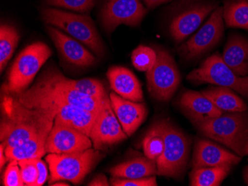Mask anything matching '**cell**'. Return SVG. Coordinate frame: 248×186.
Instances as JSON below:
<instances>
[{"mask_svg":"<svg viewBox=\"0 0 248 186\" xmlns=\"http://www.w3.org/2000/svg\"><path fill=\"white\" fill-rule=\"evenodd\" d=\"M65 77L57 68L50 66L31 87L13 96L28 108L40 109L51 104H66L98 113L108 97L100 100L82 94L67 84Z\"/></svg>","mask_w":248,"mask_h":186,"instance_id":"1","label":"cell"},{"mask_svg":"<svg viewBox=\"0 0 248 186\" xmlns=\"http://www.w3.org/2000/svg\"><path fill=\"white\" fill-rule=\"evenodd\" d=\"M1 144L13 148L39 133L50 131L56 114L52 111L28 108L15 96L4 94L2 100Z\"/></svg>","mask_w":248,"mask_h":186,"instance_id":"2","label":"cell"},{"mask_svg":"<svg viewBox=\"0 0 248 186\" xmlns=\"http://www.w3.org/2000/svg\"><path fill=\"white\" fill-rule=\"evenodd\" d=\"M194 126L205 137L221 143L239 156L248 155V113L223 114Z\"/></svg>","mask_w":248,"mask_h":186,"instance_id":"3","label":"cell"},{"mask_svg":"<svg viewBox=\"0 0 248 186\" xmlns=\"http://www.w3.org/2000/svg\"><path fill=\"white\" fill-rule=\"evenodd\" d=\"M154 126L164 141V151L156 160L157 174L178 178L186 169L190 142L182 130L165 119L157 121Z\"/></svg>","mask_w":248,"mask_h":186,"instance_id":"4","label":"cell"},{"mask_svg":"<svg viewBox=\"0 0 248 186\" xmlns=\"http://www.w3.org/2000/svg\"><path fill=\"white\" fill-rule=\"evenodd\" d=\"M51 54L49 47L42 42L26 47L18 55L10 69L8 80L2 86V92L14 95L27 89Z\"/></svg>","mask_w":248,"mask_h":186,"instance_id":"5","label":"cell"},{"mask_svg":"<svg viewBox=\"0 0 248 186\" xmlns=\"http://www.w3.org/2000/svg\"><path fill=\"white\" fill-rule=\"evenodd\" d=\"M103 157L99 150L92 148L71 154H48L46 159L51 173L49 186L61 180L79 184Z\"/></svg>","mask_w":248,"mask_h":186,"instance_id":"6","label":"cell"},{"mask_svg":"<svg viewBox=\"0 0 248 186\" xmlns=\"http://www.w3.org/2000/svg\"><path fill=\"white\" fill-rule=\"evenodd\" d=\"M42 17L45 23L70 34L93 50L97 56L104 55V43L90 16L48 8L43 10Z\"/></svg>","mask_w":248,"mask_h":186,"instance_id":"7","label":"cell"},{"mask_svg":"<svg viewBox=\"0 0 248 186\" xmlns=\"http://www.w3.org/2000/svg\"><path fill=\"white\" fill-rule=\"evenodd\" d=\"M186 78L196 84L210 83L228 87L248 99V76H237L218 54L207 58L199 69L191 72Z\"/></svg>","mask_w":248,"mask_h":186,"instance_id":"8","label":"cell"},{"mask_svg":"<svg viewBox=\"0 0 248 186\" xmlns=\"http://www.w3.org/2000/svg\"><path fill=\"white\" fill-rule=\"evenodd\" d=\"M153 67L146 72L149 92L159 101L170 100L176 91L181 76L173 58L167 51L157 49Z\"/></svg>","mask_w":248,"mask_h":186,"instance_id":"9","label":"cell"},{"mask_svg":"<svg viewBox=\"0 0 248 186\" xmlns=\"http://www.w3.org/2000/svg\"><path fill=\"white\" fill-rule=\"evenodd\" d=\"M223 33V8L219 7L202 29L180 47L178 51L186 59H194L215 46L222 37Z\"/></svg>","mask_w":248,"mask_h":186,"instance_id":"10","label":"cell"},{"mask_svg":"<svg viewBox=\"0 0 248 186\" xmlns=\"http://www.w3.org/2000/svg\"><path fill=\"white\" fill-rule=\"evenodd\" d=\"M127 137L112 109L108 97L97 114L92 129L89 137L93 146L99 151L104 150L119 143Z\"/></svg>","mask_w":248,"mask_h":186,"instance_id":"11","label":"cell"},{"mask_svg":"<svg viewBox=\"0 0 248 186\" xmlns=\"http://www.w3.org/2000/svg\"><path fill=\"white\" fill-rule=\"evenodd\" d=\"M146 12L140 0H108L101 11V21L105 30L112 32L121 24L139 26Z\"/></svg>","mask_w":248,"mask_h":186,"instance_id":"12","label":"cell"},{"mask_svg":"<svg viewBox=\"0 0 248 186\" xmlns=\"http://www.w3.org/2000/svg\"><path fill=\"white\" fill-rule=\"evenodd\" d=\"M90 137L77 129L54 119V126L46 144L47 154H71L91 148Z\"/></svg>","mask_w":248,"mask_h":186,"instance_id":"13","label":"cell"},{"mask_svg":"<svg viewBox=\"0 0 248 186\" xmlns=\"http://www.w3.org/2000/svg\"><path fill=\"white\" fill-rule=\"evenodd\" d=\"M242 157L224 149L218 144L206 140L196 142L193 153V169L216 166H233L239 163Z\"/></svg>","mask_w":248,"mask_h":186,"instance_id":"14","label":"cell"},{"mask_svg":"<svg viewBox=\"0 0 248 186\" xmlns=\"http://www.w3.org/2000/svg\"><path fill=\"white\" fill-rule=\"evenodd\" d=\"M47 31L56 48L66 62L78 67H90L96 63V59L78 40L65 35L58 29L48 26Z\"/></svg>","mask_w":248,"mask_h":186,"instance_id":"15","label":"cell"},{"mask_svg":"<svg viewBox=\"0 0 248 186\" xmlns=\"http://www.w3.org/2000/svg\"><path fill=\"white\" fill-rule=\"evenodd\" d=\"M111 107L118 117L124 132L132 136L147 116V109L143 102H136L124 99L115 92L109 94Z\"/></svg>","mask_w":248,"mask_h":186,"instance_id":"16","label":"cell"},{"mask_svg":"<svg viewBox=\"0 0 248 186\" xmlns=\"http://www.w3.org/2000/svg\"><path fill=\"white\" fill-rule=\"evenodd\" d=\"M179 105L193 125L218 117L224 114L208 98L197 91L184 93L180 99Z\"/></svg>","mask_w":248,"mask_h":186,"instance_id":"17","label":"cell"},{"mask_svg":"<svg viewBox=\"0 0 248 186\" xmlns=\"http://www.w3.org/2000/svg\"><path fill=\"white\" fill-rule=\"evenodd\" d=\"M40 109L52 111L55 119L90 137L97 114L66 104H51Z\"/></svg>","mask_w":248,"mask_h":186,"instance_id":"18","label":"cell"},{"mask_svg":"<svg viewBox=\"0 0 248 186\" xmlns=\"http://www.w3.org/2000/svg\"><path fill=\"white\" fill-rule=\"evenodd\" d=\"M107 75L110 87L118 95L133 102H143L141 85L129 69L113 66L108 69Z\"/></svg>","mask_w":248,"mask_h":186,"instance_id":"19","label":"cell"},{"mask_svg":"<svg viewBox=\"0 0 248 186\" xmlns=\"http://www.w3.org/2000/svg\"><path fill=\"white\" fill-rule=\"evenodd\" d=\"M214 5H204L191 8L177 16L172 20L170 33L172 38L180 43L189 37L212 12Z\"/></svg>","mask_w":248,"mask_h":186,"instance_id":"20","label":"cell"},{"mask_svg":"<svg viewBox=\"0 0 248 186\" xmlns=\"http://www.w3.org/2000/svg\"><path fill=\"white\" fill-rule=\"evenodd\" d=\"M222 59L239 76L248 74V41L239 36H232L227 43Z\"/></svg>","mask_w":248,"mask_h":186,"instance_id":"21","label":"cell"},{"mask_svg":"<svg viewBox=\"0 0 248 186\" xmlns=\"http://www.w3.org/2000/svg\"><path fill=\"white\" fill-rule=\"evenodd\" d=\"M50 131L39 133L16 146L5 148L8 161L43 157L46 154V144Z\"/></svg>","mask_w":248,"mask_h":186,"instance_id":"22","label":"cell"},{"mask_svg":"<svg viewBox=\"0 0 248 186\" xmlns=\"http://www.w3.org/2000/svg\"><path fill=\"white\" fill-rule=\"evenodd\" d=\"M113 177L137 179L157 174L156 161L150 158L139 157L118 164L109 170Z\"/></svg>","mask_w":248,"mask_h":186,"instance_id":"23","label":"cell"},{"mask_svg":"<svg viewBox=\"0 0 248 186\" xmlns=\"http://www.w3.org/2000/svg\"><path fill=\"white\" fill-rule=\"evenodd\" d=\"M202 94L208 98L217 108L221 110L231 112H243L248 111V105L234 94L231 88L219 86L211 87L202 91Z\"/></svg>","mask_w":248,"mask_h":186,"instance_id":"24","label":"cell"},{"mask_svg":"<svg viewBox=\"0 0 248 186\" xmlns=\"http://www.w3.org/2000/svg\"><path fill=\"white\" fill-rule=\"evenodd\" d=\"M231 166L199 168L190 173V186H218L228 176Z\"/></svg>","mask_w":248,"mask_h":186,"instance_id":"25","label":"cell"},{"mask_svg":"<svg viewBox=\"0 0 248 186\" xmlns=\"http://www.w3.org/2000/svg\"><path fill=\"white\" fill-rule=\"evenodd\" d=\"M223 16L228 27L248 30V0H228Z\"/></svg>","mask_w":248,"mask_h":186,"instance_id":"26","label":"cell"},{"mask_svg":"<svg viewBox=\"0 0 248 186\" xmlns=\"http://www.w3.org/2000/svg\"><path fill=\"white\" fill-rule=\"evenodd\" d=\"M19 35L13 26L1 25L0 28V71L3 72L9 59L13 55L19 42Z\"/></svg>","mask_w":248,"mask_h":186,"instance_id":"27","label":"cell"},{"mask_svg":"<svg viewBox=\"0 0 248 186\" xmlns=\"http://www.w3.org/2000/svg\"><path fill=\"white\" fill-rule=\"evenodd\" d=\"M67 84L75 88L82 94L97 99L105 100L107 96L105 87L100 80L97 79L86 78L83 80H75L65 77Z\"/></svg>","mask_w":248,"mask_h":186,"instance_id":"28","label":"cell"},{"mask_svg":"<svg viewBox=\"0 0 248 186\" xmlns=\"http://www.w3.org/2000/svg\"><path fill=\"white\" fill-rule=\"evenodd\" d=\"M143 151L146 157L157 160L164 150V141L159 131L153 125L143 142Z\"/></svg>","mask_w":248,"mask_h":186,"instance_id":"29","label":"cell"},{"mask_svg":"<svg viewBox=\"0 0 248 186\" xmlns=\"http://www.w3.org/2000/svg\"><path fill=\"white\" fill-rule=\"evenodd\" d=\"M157 53L150 47L140 45L132 54V62L135 69L140 72H147L155 65Z\"/></svg>","mask_w":248,"mask_h":186,"instance_id":"30","label":"cell"},{"mask_svg":"<svg viewBox=\"0 0 248 186\" xmlns=\"http://www.w3.org/2000/svg\"><path fill=\"white\" fill-rule=\"evenodd\" d=\"M47 4L72 10L80 13H88L95 5L96 0H46Z\"/></svg>","mask_w":248,"mask_h":186,"instance_id":"31","label":"cell"},{"mask_svg":"<svg viewBox=\"0 0 248 186\" xmlns=\"http://www.w3.org/2000/svg\"><path fill=\"white\" fill-rule=\"evenodd\" d=\"M19 165L25 186H35L38 178V169L35 159H22L19 161Z\"/></svg>","mask_w":248,"mask_h":186,"instance_id":"32","label":"cell"},{"mask_svg":"<svg viewBox=\"0 0 248 186\" xmlns=\"http://www.w3.org/2000/svg\"><path fill=\"white\" fill-rule=\"evenodd\" d=\"M3 185L5 186H24L21 174L19 161H10L9 165L4 173Z\"/></svg>","mask_w":248,"mask_h":186,"instance_id":"33","label":"cell"},{"mask_svg":"<svg viewBox=\"0 0 248 186\" xmlns=\"http://www.w3.org/2000/svg\"><path fill=\"white\" fill-rule=\"evenodd\" d=\"M113 186H157L156 177L155 176L137 179H124L112 177L110 180Z\"/></svg>","mask_w":248,"mask_h":186,"instance_id":"34","label":"cell"},{"mask_svg":"<svg viewBox=\"0 0 248 186\" xmlns=\"http://www.w3.org/2000/svg\"><path fill=\"white\" fill-rule=\"evenodd\" d=\"M37 169H38V178L34 186H42L48 179V169L46 165L42 160L41 158L35 159Z\"/></svg>","mask_w":248,"mask_h":186,"instance_id":"35","label":"cell"},{"mask_svg":"<svg viewBox=\"0 0 248 186\" xmlns=\"http://www.w3.org/2000/svg\"><path fill=\"white\" fill-rule=\"evenodd\" d=\"M89 186H108V180L105 175L100 173V174L96 175L95 177L93 178L90 183L88 184Z\"/></svg>","mask_w":248,"mask_h":186,"instance_id":"36","label":"cell"},{"mask_svg":"<svg viewBox=\"0 0 248 186\" xmlns=\"http://www.w3.org/2000/svg\"><path fill=\"white\" fill-rule=\"evenodd\" d=\"M143 1L149 8H154L157 5H161L164 2H170L172 0H143Z\"/></svg>","mask_w":248,"mask_h":186,"instance_id":"37","label":"cell"},{"mask_svg":"<svg viewBox=\"0 0 248 186\" xmlns=\"http://www.w3.org/2000/svg\"><path fill=\"white\" fill-rule=\"evenodd\" d=\"M0 168H1V171L3 169L4 165L6 163L7 161H8V159H7L6 156H5V147L2 144L0 145Z\"/></svg>","mask_w":248,"mask_h":186,"instance_id":"38","label":"cell"},{"mask_svg":"<svg viewBox=\"0 0 248 186\" xmlns=\"http://www.w3.org/2000/svg\"><path fill=\"white\" fill-rule=\"evenodd\" d=\"M51 186H69V185L68 184V183H61V182H56V183H53V184H51Z\"/></svg>","mask_w":248,"mask_h":186,"instance_id":"39","label":"cell"},{"mask_svg":"<svg viewBox=\"0 0 248 186\" xmlns=\"http://www.w3.org/2000/svg\"></svg>","mask_w":248,"mask_h":186,"instance_id":"40","label":"cell"}]
</instances>
